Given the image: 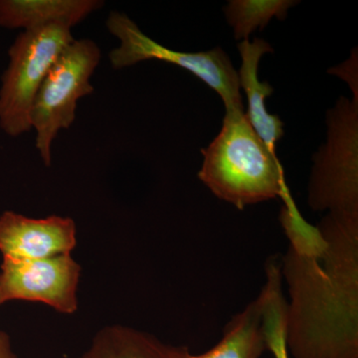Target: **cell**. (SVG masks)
Returning a JSON list of instances; mask_svg holds the SVG:
<instances>
[{"label": "cell", "instance_id": "obj_1", "mask_svg": "<svg viewBox=\"0 0 358 358\" xmlns=\"http://www.w3.org/2000/svg\"><path fill=\"white\" fill-rule=\"evenodd\" d=\"M289 239L286 343L294 358H358V217L327 213L317 227L282 197Z\"/></svg>", "mask_w": 358, "mask_h": 358}, {"label": "cell", "instance_id": "obj_2", "mask_svg": "<svg viewBox=\"0 0 358 358\" xmlns=\"http://www.w3.org/2000/svg\"><path fill=\"white\" fill-rule=\"evenodd\" d=\"M201 152L200 180L240 210L289 192L277 155L259 138L244 109L226 110L220 133Z\"/></svg>", "mask_w": 358, "mask_h": 358}, {"label": "cell", "instance_id": "obj_3", "mask_svg": "<svg viewBox=\"0 0 358 358\" xmlns=\"http://www.w3.org/2000/svg\"><path fill=\"white\" fill-rule=\"evenodd\" d=\"M71 28L51 25L20 33L8 50L0 85V129L17 138L31 131L35 96L52 66L74 41Z\"/></svg>", "mask_w": 358, "mask_h": 358}, {"label": "cell", "instance_id": "obj_4", "mask_svg": "<svg viewBox=\"0 0 358 358\" xmlns=\"http://www.w3.org/2000/svg\"><path fill=\"white\" fill-rule=\"evenodd\" d=\"M327 120L326 145L313 155L308 205L358 217V99L341 96Z\"/></svg>", "mask_w": 358, "mask_h": 358}, {"label": "cell", "instance_id": "obj_5", "mask_svg": "<svg viewBox=\"0 0 358 358\" xmlns=\"http://www.w3.org/2000/svg\"><path fill=\"white\" fill-rule=\"evenodd\" d=\"M101 61L98 45L75 39L52 66L33 103L30 122L36 131V145L46 166L52 162V145L62 129L76 119L77 103L94 93L91 78Z\"/></svg>", "mask_w": 358, "mask_h": 358}, {"label": "cell", "instance_id": "obj_6", "mask_svg": "<svg viewBox=\"0 0 358 358\" xmlns=\"http://www.w3.org/2000/svg\"><path fill=\"white\" fill-rule=\"evenodd\" d=\"M106 25L120 42L109 54L114 69H124L150 60L176 65L213 89L222 99L226 110L244 109L238 72L222 49L217 47L199 53L171 50L150 38L129 16L119 11L110 13Z\"/></svg>", "mask_w": 358, "mask_h": 358}, {"label": "cell", "instance_id": "obj_7", "mask_svg": "<svg viewBox=\"0 0 358 358\" xmlns=\"http://www.w3.org/2000/svg\"><path fill=\"white\" fill-rule=\"evenodd\" d=\"M80 275L81 267L70 253L36 260L3 258L0 292L4 303L39 301L59 313L71 315L78 308Z\"/></svg>", "mask_w": 358, "mask_h": 358}, {"label": "cell", "instance_id": "obj_8", "mask_svg": "<svg viewBox=\"0 0 358 358\" xmlns=\"http://www.w3.org/2000/svg\"><path fill=\"white\" fill-rule=\"evenodd\" d=\"M76 243V224L69 217L34 219L13 211L0 215V252L3 258H47L71 253Z\"/></svg>", "mask_w": 358, "mask_h": 358}, {"label": "cell", "instance_id": "obj_9", "mask_svg": "<svg viewBox=\"0 0 358 358\" xmlns=\"http://www.w3.org/2000/svg\"><path fill=\"white\" fill-rule=\"evenodd\" d=\"M237 47L242 61L238 73L240 88L244 89L248 100L247 117L268 150L277 155V143L284 136V122L278 115L268 114L265 101L274 93V89L268 82L258 79L261 58L265 54L273 53V48L265 40L259 38L253 42L243 40Z\"/></svg>", "mask_w": 358, "mask_h": 358}, {"label": "cell", "instance_id": "obj_10", "mask_svg": "<svg viewBox=\"0 0 358 358\" xmlns=\"http://www.w3.org/2000/svg\"><path fill=\"white\" fill-rule=\"evenodd\" d=\"M103 6L100 0H0V28L23 31L51 25L72 28Z\"/></svg>", "mask_w": 358, "mask_h": 358}, {"label": "cell", "instance_id": "obj_11", "mask_svg": "<svg viewBox=\"0 0 358 358\" xmlns=\"http://www.w3.org/2000/svg\"><path fill=\"white\" fill-rule=\"evenodd\" d=\"M188 352L131 327L110 326L96 334L82 358H187Z\"/></svg>", "mask_w": 358, "mask_h": 358}, {"label": "cell", "instance_id": "obj_12", "mask_svg": "<svg viewBox=\"0 0 358 358\" xmlns=\"http://www.w3.org/2000/svg\"><path fill=\"white\" fill-rule=\"evenodd\" d=\"M266 350L262 299L259 296L226 324L223 338L201 355L187 358H260Z\"/></svg>", "mask_w": 358, "mask_h": 358}, {"label": "cell", "instance_id": "obj_13", "mask_svg": "<svg viewBox=\"0 0 358 358\" xmlns=\"http://www.w3.org/2000/svg\"><path fill=\"white\" fill-rule=\"evenodd\" d=\"M298 3L293 0H231L224 13L235 39L243 41L258 28L263 30L272 18L284 20L289 9Z\"/></svg>", "mask_w": 358, "mask_h": 358}, {"label": "cell", "instance_id": "obj_14", "mask_svg": "<svg viewBox=\"0 0 358 358\" xmlns=\"http://www.w3.org/2000/svg\"><path fill=\"white\" fill-rule=\"evenodd\" d=\"M287 305L284 301H268L264 308V333L266 350L274 358H289L286 343Z\"/></svg>", "mask_w": 358, "mask_h": 358}, {"label": "cell", "instance_id": "obj_15", "mask_svg": "<svg viewBox=\"0 0 358 358\" xmlns=\"http://www.w3.org/2000/svg\"><path fill=\"white\" fill-rule=\"evenodd\" d=\"M331 74L343 78V80L350 85V89L353 92V98L358 99V86H357V52H352V57L346 61L339 67L329 70Z\"/></svg>", "mask_w": 358, "mask_h": 358}, {"label": "cell", "instance_id": "obj_16", "mask_svg": "<svg viewBox=\"0 0 358 358\" xmlns=\"http://www.w3.org/2000/svg\"><path fill=\"white\" fill-rule=\"evenodd\" d=\"M0 358H17L11 346L10 338L0 331Z\"/></svg>", "mask_w": 358, "mask_h": 358}, {"label": "cell", "instance_id": "obj_17", "mask_svg": "<svg viewBox=\"0 0 358 358\" xmlns=\"http://www.w3.org/2000/svg\"><path fill=\"white\" fill-rule=\"evenodd\" d=\"M2 303H4V301H3V298H2L1 292H0V306H1Z\"/></svg>", "mask_w": 358, "mask_h": 358}]
</instances>
